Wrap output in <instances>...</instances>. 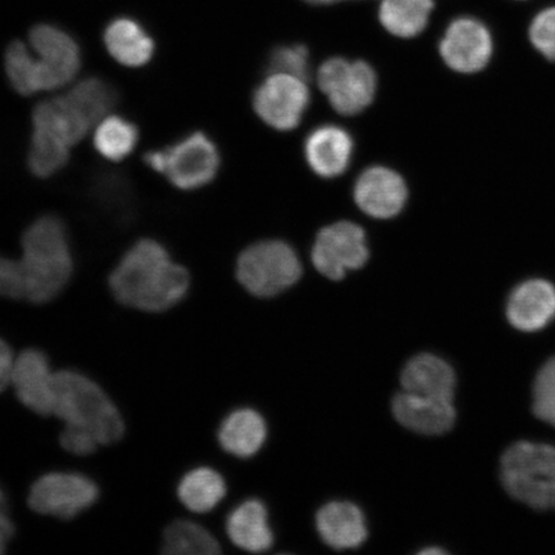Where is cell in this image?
Listing matches in <instances>:
<instances>
[{
    "label": "cell",
    "instance_id": "26",
    "mask_svg": "<svg viewBox=\"0 0 555 555\" xmlns=\"http://www.w3.org/2000/svg\"><path fill=\"white\" fill-rule=\"evenodd\" d=\"M66 95L86 117L90 127L106 117L119 102V94L114 86L100 78L79 81Z\"/></svg>",
    "mask_w": 555,
    "mask_h": 555
},
{
    "label": "cell",
    "instance_id": "8",
    "mask_svg": "<svg viewBox=\"0 0 555 555\" xmlns=\"http://www.w3.org/2000/svg\"><path fill=\"white\" fill-rule=\"evenodd\" d=\"M311 260L318 272L332 281H341L347 272L362 269L370 260L364 229L351 221L323 228L312 245Z\"/></svg>",
    "mask_w": 555,
    "mask_h": 555
},
{
    "label": "cell",
    "instance_id": "16",
    "mask_svg": "<svg viewBox=\"0 0 555 555\" xmlns=\"http://www.w3.org/2000/svg\"><path fill=\"white\" fill-rule=\"evenodd\" d=\"M506 318L520 332L544 330L555 319V287L545 280L520 283L506 302Z\"/></svg>",
    "mask_w": 555,
    "mask_h": 555
},
{
    "label": "cell",
    "instance_id": "35",
    "mask_svg": "<svg viewBox=\"0 0 555 555\" xmlns=\"http://www.w3.org/2000/svg\"><path fill=\"white\" fill-rule=\"evenodd\" d=\"M61 446L68 453L79 456L93 454L96 448L101 446L95 436L85 428L65 425L61 434Z\"/></svg>",
    "mask_w": 555,
    "mask_h": 555
},
{
    "label": "cell",
    "instance_id": "14",
    "mask_svg": "<svg viewBox=\"0 0 555 555\" xmlns=\"http://www.w3.org/2000/svg\"><path fill=\"white\" fill-rule=\"evenodd\" d=\"M11 385L31 412L53 415L54 373L43 351L27 349L20 353L13 364Z\"/></svg>",
    "mask_w": 555,
    "mask_h": 555
},
{
    "label": "cell",
    "instance_id": "23",
    "mask_svg": "<svg viewBox=\"0 0 555 555\" xmlns=\"http://www.w3.org/2000/svg\"><path fill=\"white\" fill-rule=\"evenodd\" d=\"M267 425L253 409H240L229 414L219 429L220 446L227 453L249 457L258 453L267 440Z\"/></svg>",
    "mask_w": 555,
    "mask_h": 555
},
{
    "label": "cell",
    "instance_id": "9",
    "mask_svg": "<svg viewBox=\"0 0 555 555\" xmlns=\"http://www.w3.org/2000/svg\"><path fill=\"white\" fill-rule=\"evenodd\" d=\"M100 496L99 486L89 477L53 472L33 485L29 506L39 515L73 519L90 508Z\"/></svg>",
    "mask_w": 555,
    "mask_h": 555
},
{
    "label": "cell",
    "instance_id": "29",
    "mask_svg": "<svg viewBox=\"0 0 555 555\" xmlns=\"http://www.w3.org/2000/svg\"><path fill=\"white\" fill-rule=\"evenodd\" d=\"M69 149L72 145L59 137L41 129H34L27 156V165L33 176L47 179L64 169L69 162Z\"/></svg>",
    "mask_w": 555,
    "mask_h": 555
},
{
    "label": "cell",
    "instance_id": "2",
    "mask_svg": "<svg viewBox=\"0 0 555 555\" xmlns=\"http://www.w3.org/2000/svg\"><path fill=\"white\" fill-rule=\"evenodd\" d=\"M25 301L54 300L72 280L74 260L67 228L55 215H43L27 227L21 240Z\"/></svg>",
    "mask_w": 555,
    "mask_h": 555
},
{
    "label": "cell",
    "instance_id": "40",
    "mask_svg": "<svg viewBox=\"0 0 555 555\" xmlns=\"http://www.w3.org/2000/svg\"><path fill=\"white\" fill-rule=\"evenodd\" d=\"M5 506V496L2 489H0V509H4Z\"/></svg>",
    "mask_w": 555,
    "mask_h": 555
},
{
    "label": "cell",
    "instance_id": "4",
    "mask_svg": "<svg viewBox=\"0 0 555 555\" xmlns=\"http://www.w3.org/2000/svg\"><path fill=\"white\" fill-rule=\"evenodd\" d=\"M502 482L508 494L538 511H555V447L520 441L505 451Z\"/></svg>",
    "mask_w": 555,
    "mask_h": 555
},
{
    "label": "cell",
    "instance_id": "17",
    "mask_svg": "<svg viewBox=\"0 0 555 555\" xmlns=\"http://www.w3.org/2000/svg\"><path fill=\"white\" fill-rule=\"evenodd\" d=\"M305 158L318 177H341L349 168L353 141L349 131L338 125H322L312 130L304 145Z\"/></svg>",
    "mask_w": 555,
    "mask_h": 555
},
{
    "label": "cell",
    "instance_id": "5",
    "mask_svg": "<svg viewBox=\"0 0 555 555\" xmlns=\"http://www.w3.org/2000/svg\"><path fill=\"white\" fill-rule=\"evenodd\" d=\"M143 162L182 191L211 183L220 168V154L210 138L196 131L164 150L151 151Z\"/></svg>",
    "mask_w": 555,
    "mask_h": 555
},
{
    "label": "cell",
    "instance_id": "39",
    "mask_svg": "<svg viewBox=\"0 0 555 555\" xmlns=\"http://www.w3.org/2000/svg\"><path fill=\"white\" fill-rule=\"evenodd\" d=\"M447 552L441 547H427L425 551H421L420 554H446Z\"/></svg>",
    "mask_w": 555,
    "mask_h": 555
},
{
    "label": "cell",
    "instance_id": "32",
    "mask_svg": "<svg viewBox=\"0 0 555 555\" xmlns=\"http://www.w3.org/2000/svg\"><path fill=\"white\" fill-rule=\"evenodd\" d=\"M268 72L287 74L308 81L310 76L309 51L304 46L280 47L270 54Z\"/></svg>",
    "mask_w": 555,
    "mask_h": 555
},
{
    "label": "cell",
    "instance_id": "34",
    "mask_svg": "<svg viewBox=\"0 0 555 555\" xmlns=\"http://www.w3.org/2000/svg\"><path fill=\"white\" fill-rule=\"evenodd\" d=\"M0 297L25 300V280L21 260L0 255Z\"/></svg>",
    "mask_w": 555,
    "mask_h": 555
},
{
    "label": "cell",
    "instance_id": "18",
    "mask_svg": "<svg viewBox=\"0 0 555 555\" xmlns=\"http://www.w3.org/2000/svg\"><path fill=\"white\" fill-rule=\"evenodd\" d=\"M317 529L325 544L336 551L357 550L367 538L362 509L350 502H331L317 515Z\"/></svg>",
    "mask_w": 555,
    "mask_h": 555
},
{
    "label": "cell",
    "instance_id": "13",
    "mask_svg": "<svg viewBox=\"0 0 555 555\" xmlns=\"http://www.w3.org/2000/svg\"><path fill=\"white\" fill-rule=\"evenodd\" d=\"M353 199L360 210L376 219L398 217L408 201V186L399 172L372 166L357 179Z\"/></svg>",
    "mask_w": 555,
    "mask_h": 555
},
{
    "label": "cell",
    "instance_id": "28",
    "mask_svg": "<svg viewBox=\"0 0 555 555\" xmlns=\"http://www.w3.org/2000/svg\"><path fill=\"white\" fill-rule=\"evenodd\" d=\"M139 141V130L134 122L120 116H108L95 129L94 147L109 162H121L133 154Z\"/></svg>",
    "mask_w": 555,
    "mask_h": 555
},
{
    "label": "cell",
    "instance_id": "33",
    "mask_svg": "<svg viewBox=\"0 0 555 555\" xmlns=\"http://www.w3.org/2000/svg\"><path fill=\"white\" fill-rule=\"evenodd\" d=\"M529 37L531 44L546 60L555 62V7L533 18Z\"/></svg>",
    "mask_w": 555,
    "mask_h": 555
},
{
    "label": "cell",
    "instance_id": "24",
    "mask_svg": "<svg viewBox=\"0 0 555 555\" xmlns=\"http://www.w3.org/2000/svg\"><path fill=\"white\" fill-rule=\"evenodd\" d=\"M433 10V0H384L379 21L395 37L414 38L426 29Z\"/></svg>",
    "mask_w": 555,
    "mask_h": 555
},
{
    "label": "cell",
    "instance_id": "27",
    "mask_svg": "<svg viewBox=\"0 0 555 555\" xmlns=\"http://www.w3.org/2000/svg\"><path fill=\"white\" fill-rule=\"evenodd\" d=\"M163 552L169 555H214L220 545L205 527L192 520L178 519L164 533Z\"/></svg>",
    "mask_w": 555,
    "mask_h": 555
},
{
    "label": "cell",
    "instance_id": "36",
    "mask_svg": "<svg viewBox=\"0 0 555 555\" xmlns=\"http://www.w3.org/2000/svg\"><path fill=\"white\" fill-rule=\"evenodd\" d=\"M15 357L2 338H0V392H3L11 385L13 364Z\"/></svg>",
    "mask_w": 555,
    "mask_h": 555
},
{
    "label": "cell",
    "instance_id": "15",
    "mask_svg": "<svg viewBox=\"0 0 555 555\" xmlns=\"http://www.w3.org/2000/svg\"><path fill=\"white\" fill-rule=\"evenodd\" d=\"M395 418L411 431L440 436L453 428L456 420L454 401L421 397L401 391L392 400Z\"/></svg>",
    "mask_w": 555,
    "mask_h": 555
},
{
    "label": "cell",
    "instance_id": "11",
    "mask_svg": "<svg viewBox=\"0 0 555 555\" xmlns=\"http://www.w3.org/2000/svg\"><path fill=\"white\" fill-rule=\"evenodd\" d=\"M29 38L44 92L65 87L75 79L81 67V52L72 35L52 25H38Z\"/></svg>",
    "mask_w": 555,
    "mask_h": 555
},
{
    "label": "cell",
    "instance_id": "19",
    "mask_svg": "<svg viewBox=\"0 0 555 555\" xmlns=\"http://www.w3.org/2000/svg\"><path fill=\"white\" fill-rule=\"evenodd\" d=\"M401 386L421 397L454 401L456 377L446 360L434 353H420L402 370Z\"/></svg>",
    "mask_w": 555,
    "mask_h": 555
},
{
    "label": "cell",
    "instance_id": "21",
    "mask_svg": "<svg viewBox=\"0 0 555 555\" xmlns=\"http://www.w3.org/2000/svg\"><path fill=\"white\" fill-rule=\"evenodd\" d=\"M227 531L233 544L246 552L262 553L273 545L266 505L256 499L242 503L229 515Z\"/></svg>",
    "mask_w": 555,
    "mask_h": 555
},
{
    "label": "cell",
    "instance_id": "20",
    "mask_svg": "<svg viewBox=\"0 0 555 555\" xmlns=\"http://www.w3.org/2000/svg\"><path fill=\"white\" fill-rule=\"evenodd\" d=\"M104 46L111 57L127 67H142L154 57L155 41L135 20H114L104 31Z\"/></svg>",
    "mask_w": 555,
    "mask_h": 555
},
{
    "label": "cell",
    "instance_id": "6",
    "mask_svg": "<svg viewBox=\"0 0 555 555\" xmlns=\"http://www.w3.org/2000/svg\"><path fill=\"white\" fill-rule=\"evenodd\" d=\"M302 263L293 246L283 241L255 243L240 255L237 278L249 294L273 297L300 280Z\"/></svg>",
    "mask_w": 555,
    "mask_h": 555
},
{
    "label": "cell",
    "instance_id": "12",
    "mask_svg": "<svg viewBox=\"0 0 555 555\" xmlns=\"http://www.w3.org/2000/svg\"><path fill=\"white\" fill-rule=\"evenodd\" d=\"M439 51L453 72L476 74L490 64L494 43L488 27L480 21L462 17L449 25Z\"/></svg>",
    "mask_w": 555,
    "mask_h": 555
},
{
    "label": "cell",
    "instance_id": "30",
    "mask_svg": "<svg viewBox=\"0 0 555 555\" xmlns=\"http://www.w3.org/2000/svg\"><path fill=\"white\" fill-rule=\"evenodd\" d=\"M4 66L7 78L18 94L29 96L43 92L38 60L27 50L23 41H13L9 47Z\"/></svg>",
    "mask_w": 555,
    "mask_h": 555
},
{
    "label": "cell",
    "instance_id": "3",
    "mask_svg": "<svg viewBox=\"0 0 555 555\" xmlns=\"http://www.w3.org/2000/svg\"><path fill=\"white\" fill-rule=\"evenodd\" d=\"M53 415L65 425L87 429L101 446H111L124 435L122 416L106 392L74 371L54 373Z\"/></svg>",
    "mask_w": 555,
    "mask_h": 555
},
{
    "label": "cell",
    "instance_id": "38",
    "mask_svg": "<svg viewBox=\"0 0 555 555\" xmlns=\"http://www.w3.org/2000/svg\"><path fill=\"white\" fill-rule=\"evenodd\" d=\"M305 2L317 5H325L341 2V0H305Z\"/></svg>",
    "mask_w": 555,
    "mask_h": 555
},
{
    "label": "cell",
    "instance_id": "7",
    "mask_svg": "<svg viewBox=\"0 0 555 555\" xmlns=\"http://www.w3.org/2000/svg\"><path fill=\"white\" fill-rule=\"evenodd\" d=\"M318 85L338 114L353 116L371 106L377 93V74L364 61L335 57L319 68Z\"/></svg>",
    "mask_w": 555,
    "mask_h": 555
},
{
    "label": "cell",
    "instance_id": "25",
    "mask_svg": "<svg viewBox=\"0 0 555 555\" xmlns=\"http://www.w3.org/2000/svg\"><path fill=\"white\" fill-rule=\"evenodd\" d=\"M227 494L224 478L211 468H197L179 483L178 496L185 508L194 513L210 512Z\"/></svg>",
    "mask_w": 555,
    "mask_h": 555
},
{
    "label": "cell",
    "instance_id": "31",
    "mask_svg": "<svg viewBox=\"0 0 555 555\" xmlns=\"http://www.w3.org/2000/svg\"><path fill=\"white\" fill-rule=\"evenodd\" d=\"M532 412L555 428V357L541 366L533 384Z\"/></svg>",
    "mask_w": 555,
    "mask_h": 555
},
{
    "label": "cell",
    "instance_id": "22",
    "mask_svg": "<svg viewBox=\"0 0 555 555\" xmlns=\"http://www.w3.org/2000/svg\"><path fill=\"white\" fill-rule=\"evenodd\" d=\"M33 125L34 129L48 131L72 147L92 128L67 95L39 103L33 111Z\"/></svg>",
    "mask_w": 555,
    "mask_h": 555
},
{
    "label": "cell",
    "instance_id": "1",
    "mask_svg": "<svg viewBox=\"0 0 555 555\" xmlns=\"http://www.w3.org/2000/svg\"><path fill=\"white\" fill-rule=\"evenodd\" d=\"M109 289L125 307L163 312L189 293V270L173 262L162 243L144 238L131 246L111 273Z\"/></svg>",
    "mask_w": 555,
    "mask_h": 555
},
{
    "label": "cell",
    "instance_id": "37",
    "mask_svg": "<svg viewBox=\"0 0 555 555\" xmlns=\"http://www.w3.org/2000/svg\"><path fill=\"white\" fill-rule=\"evenodd\" d=\"M15 533V526L4 509H0V554L4 553L7 544Z\"/></svg>",
    "mask_w": 555,
    "mask_h": 555
},
{
    "label": "cell",
    "instance_id": "10",
    "mask_svg": "<svg viewBox=\"0 0 555 555\" xmlns=\"http://www.w3.org/2000/svg\"><path fill=\"white\" fill-rule=\"evenodd\" d=\"M309 104L307 81L287 74H270L254 94L256 114L269 127L281 131L297 128Z\"/></svg>",
    "mask_w": 555,
    "mask_h": 555
}]
</instances>
